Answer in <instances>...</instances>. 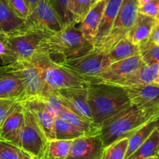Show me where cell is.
<instances>
[{
	"label": "cell",
	"mask_w": 159,
	"mask_h": 159,
	"mask_svg": "<svg viewBox=\"0 0 159 159\" xmlns=\"http://www.w3.org/2000/svg\"><path fill=\"white\" fill-rule=\"evenodd\" d=\"M94 48L79 28L70 26L45 38L37 52L44 53L53 62L60 65L86 55Z\"/></svg>",
	"instance_id": "cell-1"
},
{
	"label": "cell",
	"mask_w": 159,
	"mask_h": 159,
	"mask_svg": "<svg viewBox=\"0 0 159 159\" xmlns=\"http://www.w3.org/2000/svg\"><path fill=\"white\" fill-rule=\"evenodd\" d=\"M93 122L102 126L108 119L132 105L124 88L109 84H94L88 88Z\"/></svg>",
	"instance_id": "cell-2"
},
{
	"label": "cell",
	"mask_w": 159,
	"mask_h": 159,
	"mask_svg": "<svg viewBox=\"0 0 159 159\" xmlns=\"http://www.w3.org/2000/svg\"><path fill=\"white\" fill-rule=\"evenodd\" d=\"M159 119V114L148 113L132 105L108 119L102 126L99 136L104 148L124 138H129L137 130Z\"/></svg>",
	"instance_id": "cell-3"
},
{
	"label": "cell",
	"mask_w": 159,
	"mask_h": 159,
	"mask_svg": "<svg viewBox=\"0 0 159 159\" xmlns=\"http://www.w3.org/2000/svg\"><path fill=\"white\" fill-rule=\"evenodd\" d=\"M41 71L44 80L53 90L88 88L91 84L62 66L53 62L45 54L37 52L30 59Z\"/></svg>",
	"instance_id": "cell-4"
},
{
	"label": "cell",
	"mask_w": 159,
	"mask_h": 159,
	"mask_svg": "<svg viewBox=\"0 0 159 159\" xmlns=\"http://www.w3.org/2000/svg\"><path fill=\"white\" fill-rule=\"evenodd\" d=\"M7 66L19 77L24 85V101L31 98L45 97L55 91L46 84L40 70L30 60H18L8 64Z\"/></svg>",
	"instance_id": "cell-5"
},
{
	"label": "cell",
	"mask_w": 159,
	"mask_h": 159,
	"mask_svg": "<svg viewBox=\"0 0 159 159\" xmlns=\"http://www.w3.org/2000/svg\"><path fill=\"white\" fill-rule=\"evenodd\" d=\"M138 0H123L112 27L99 49L107 53L122 39L126 38L138 16Z\"/></svg>",
	"instance_id": "cell-6"
},
{
	"label": "cell",
	"mask_w": 159,
	"mask_h": 159,
	"mask_svg": "<svg viewBox=\"0 0 159 159\" xmlns=\"http://www.w3.org/2000/svg\"><path fill=\"white\" fill-rule=\"evenodd\" d=\"M110 64L106 53L98 48H94L86 55L60 65L92 84L94 78L105 71Z\"/></svg>",
	"instance_id": "cell-7"
},
{
	"label": "cell",
	"mask_w": 159,
	"mask_h": 159,
	"mask_svg": "<svg viewBox=\"0 0 159 159\" xmlns=\"http://www.w3.org/2000/svg\"><path fill=\"white\" fill-rule=\"evenodd\" d=\"M47 142L33 115L24 108V125L20 134V148L34 158L41 159Z\"/></svg>",
	"instance_id": "cell-8"
},
{
	"label": "cell",
	"mask_w": 159,
	"mask_h": 159,
	"mask_svg": "<svg viewBox=\"0 0 159 159\" xmlns=\"http://www.w3.org/2000/svg\"><path fill=\"white\" fill-rule=\"evenodd\" d=\"M24 22L26 30L42 31L49 34L57 33L64 28L48 0H41Z\"/></svg>",
	"instance_id": "cell-9"
},
{
	"label": "cell",
	"mask_w": 159,
	"mask_h": 159,
	"mask_svg": "<svg viewBox=\"0 0 159 159\" xmlns=\"http://www.w3.org/2000/svg\"><path fill=\"white\" fill-rule=\"evenodd\" d=\"M50 35L52 34L30 30L9 34V42L16 61L30 60L42 41Z\"/></svg>",
	"instance_id": "cell-10"
},
{
	"label": "cell",
	"mask_w": 159,
	"mask_h": 159,
	"mask_svg": "<svg viewBox=\"0 0 159 159\" xmlns=\"http://www.w3.org/2000/svg\"><path fill=\"white\" fill-rule=\"evenodd\" d=\"M124 88L132 105L146 112L159 114V84L151 83Z\"/></svg>",
	"instance_id": "cell-11"
},
{
	"label": "cell",
	"mask_w": 159,
	"mask_h": 159,
	"mask_svg": "<svg viewBox=\"0 0 159 159\" xmlns=\"http://www.w3.org/2000/svg\"><path fill=\"white\" fill-rule=\"evenodd\" d=\"M144 66L145 63L142 60L140 55L112 62L105 71L94 78L91 84L113 83Z\"/></svg>",
	"instance_id": "cell-12"
},
{
	"label": "cell",
	"mask_w": 159,
	"mask_h": 159,
	"mask_svg": "<svg viewBox=\"0 0 159 159\" xmlns=\"http://www.w3.org/2000/svg\"><path fill=\"white\" fill-rule=\"evenodd\" d=\"M104 149L100 136H84L73 140L65 159H102Z\"/></svg>",
	"instance_id": "cell-13"
},
{
	"label": "cell",
	"mask_w": 159,
	"mask_h": 159,
	"mask_svg": "<svg viewBox=\"0 0 159 159\" xmlns=\"http://www.w3.org/2000/svg\"><path fill=\"white\" fill-rule=\"evenodd\" d=\"M56 91L66 108L94 123L88 103V88H66L56 90Z\"/></svg>",
	"instance_id": "cell-14"
},
{
	"label": "cell",
	"mask_w": 159,
	"mask_h": 159,
	"mask_svg": "<svg viewBox=\"0 0 159 159\" xmlns=\"http://www.w3.org/2000/svg\"><path fill=\"white\" fill-rule=\"evenodd\" d=\"M21 103L27 108L36 120L48 140H55V119L50 113L42 98L35 97L24 101Z\"/></svg>",
	"instance_id": "cell-15"
},
{
	"label": "cell",
	"mask_w": 159,
	"mask_h": 159,
	"mask_svg": "<svg viewBox=\"0 0 159 159\" xmlns=\"http://www.w3.org/2000/svg\"><path fill=\"white\" fill-rule=\"evenodd\" d=\"M24 125V107L19 102L0 125V140L10 142L20 148V139Z\"/></svg>",
	"instance_id": "cell-16"
},
{
	"label": "cell",
	"mask_w": 159,
	"mask_h": 159,
	"mask_svg": "<svg viewBox=\"0 0 159 159\" xmlns=\"http://www.w3.org/2000/svg\"><path fill=\"white\" fill-rule=\"evenodd\" d=\"M24 95V85L19 77L7 65L0 67V98L13 99L22 102Z\"/></svg>",
	"instance_id": "cell-17"
},
{
	"label": "cell",
	"mask_w": 159,
	"mask_h": 159,
	"mask_svg": "<svg viewBox=\"0 0 159 159\" xmlns=\"http://www.w3.org/2000/svg\"><path fill=\"white\" fill-rule=\"evenodd\" d=\"M158 68L159 63L150 66L145 65L144 66L109 84L116 85L122 88H132L154 83L157 76Z\"/></svg>",
	"instance_id": "cell-18"
},
{
	"label": "cell",
	"mask_w": 159,
	"mask_h": 159,
	"mask_svg": "<svg viewBox=\"0 0 159 159\" xmlns=\"http://www.w3.org/2000/svg\"><path fill=\"white\" fill-rule=\"evenodd\" d=\"M108 0H102L92 7L84 19L80 23V30L86 40L94 45V41L102 20Z\"/></svg>",
	"instance_id": "cell-19"
},
{
	"label": "cell",
	"mask_w": 159,
	"mask_h": 159,
	"mask_svg": "<svg viewBox=\"0 0 159 159\" xmlns=\"http://www.w3.org/2000/svg\"><path fill=\"white\" fill-rule=\"evenodd\" d=\"M123 0H108L102 20L94 41V48H98L108 37Z\"/></svg>",
	"instance_id": "cell-20"
},
{
	"label": "cell",
	"mask_w": 159,
	"mask_h": 159,
	"mask_svg": "<svg viewBox=\"0 0 159 159\" xmlns=\"http://www.w3.org/2000/svg\"><path fill=\"white\" fill-rule=\"evenodd\" d=\"M157 22L156 18L138 13L135 24L128 34L127 38L134 44L140 45L149 38Z\"/></svg>",
	"instance_id": "cell-21"
},
{
	"label": "cell",
	"mask_w": 159,
	"mask_h": 159,
	"mask_svg": "<svg viewBox=\"0 0 159 159\" xmlns=\"http://www.w3.org/2000/svg\"><path fill=\"white\" fill-rule=\"evenodd\" d=\"M26 30L25 22L15 15L8 6L0 2V33L13 34Z\"/></svg>",
	"instance_id": "cell-22"
},
{
	"label": "cell",
	"mask_w": 159,
	"mask_h": 159,
	"mask_svg": "<svg viewBox=\"0 0 159 159\" xmlns=\"http://www.w3.org/2000/svg\"><path fill=\"white\" fill-rule=\"evenodd\" d=\"M59 117L62 118V119L73 125L75 128L79 129L85 136H95L99 135L100 134V126H97L94 123L81 116H78L66 106L64 107L62 112L59 114Z\"/></svg>",
	"instance_id": "cell-23"
},
{
	"label": "cell",
	"mask_w": 159,
	"mask_h": 159,
	"mask_svg": "<svg viewBox=\"0 0 159 159\" xmlns=\"http://www.w3.org/2000/svg\"><path fill=\"white\" fill-rule=\"evenodd\" d=\"M106 54L110 62L112 63L117 61L138 56L140 55V48L139 45L133 43L126 37L118 42Z\"/></svg>",
	"instance_id": "cell-24"
},
{
	"label": "cell",
	"mask_w": 159,
	"mask_h": 159,
	"mask_svg": "<svg viewBox=\"0 0 159 159\" xmlns=\"http://www.w3.org/2000/svg\"><path fill=\"white\" fill-rule=\"evenodd\" d=\"M73 140H48L41 159H65L70 152Z\"/></svg>",
	"instance_id": "cell-25"
},
{
	"label": "cell",
	"mask_w": 159,
	"mask_h": 159,
	"mask_svg": "<svg viewBox=\"0 0 159 159\" xmlns=\"http://www.w3.org/2000/svg\"><path fill=\"white\" fill-rule=\"evenodd\" d=\"M158 147L159 129L157 126L141 146L127 159H143L157 156Z\"/></svg>",
	"instance_id": "cell-26"
},
{
	"label": "cell",
	"mask_w": 159,
	"mask_h": 159,
	"mask_svg": "<svg viewBox=\"0 0 159 159\" xmlns=\"http://www.w3.org/2000/svg\"><path fill=\"white\" fill-rule=\"evenodd\" d=\"M157 120L148 123V124L140 128L139 130H137L135 134H134L129 137L125 159H127L129 156L132 155L141 146L142 143L149 137V136L154 131V129L157 127Z\"/></svg>",
	"instance_id": "cell-27"
},
{
	"label": "cell",
	"mask_w": 159,
	"mask_h": 159,
	"mask_svg": "<svg viewBox=\"0 0 159 159\" xmlns=\"http://www.w3.org/2000/svg\"><path fill=\"white\" fill-rule=\"evenodd\" d=\"M84 134L60 117L55 119V137L56 140H73L84 137Z\"/></svg>",
	"instance_id": "cell-28"
},
{
	"label": "cell",
	"mask_w": 159,
	"mask_h": 159,
	"mask_svg": "<svg viewBox=\"0 0 159 159\" xmlns=\"http://www.w3.org/2000/svg\"><path fill=\"white\" fill-rule=\"evenodd\" d=\"M96 3V0H69L68 10L75 24L81 22Z\"/></svg>",
	"instance_id": "cell-29"
},
{
	"label": "cell",
	"mask_w": 159,
	"mask_h": 159,
	"mask_svg": "<svg viewBox=\"0 0 159 159\" xmlns=\"http://www.w3.org/2000/svg\"><path fill=\"white\" fill-rule=\"evenodd\" d=\"M140 55L145 65L159 63V45H155L149 39L139 45Z\"/></svg>",
	"instance_id": "cell-30"
},
{
	"label": "cell",
	"mask_w": 159,
	"mask_h": 159,
	"mask_svg": "<svg viewBox=\"0 0 159 159\" xmlns=\"http://www.w3.org/2000/svg\"><path fill=\"white\" fill-rule=\"evenodd\" d=\"M129 138L119 140L105 148L102 159H125Z\"/></svg>",
	"instance_id": "cell-31"
},
{
	"label": "cell",
	"mask_w": 159,
	"mask_h": 159,
	"mask_svg": "<svg viewBox=\"0 0 159 159\" xmlns=\"http://www.w3.org/2000/svg\"><path fill=\"white\" fill-rule=\"evenodd\" d=\"M59 16L63 27L76 26L73 17L68 10L69 0H48Z\"/></svg>",
	"instance_id": "cell-32"
},
{
	"label": "cell",
	"mask_w": 159,
	"mask_h": 159,
	"mask_svg": "<svg viewBox=\"0 0 159 159\" xmlns=\"http://www.w3.org/2000/svg\"><path fill=\"white\" fill-rule=\"evenodd\" d=\"M40 98H42V100L44 101L50 113L55 118L59 117V114L62 111L65 105H64L61 98L58 94L57 91L55 90V91H53L52 92H51L45 97Z\"/></svg>",
	"instance_id": "cell-33"
},
{
	"label": "cell",
	"mask_w": 159,
	"mask_h": 159,
	"mask_svg": "<svg viewBox=\"0 0 159 159\" xmlns=\"http://www.w3.org/2000/svg\"><path fill=\"white\" fill-rule=\"evenodd\" d=\"M9 34L0 33V60L5 65L16 62V59L9 42Z\"/></svg>",
	"instance_id": "cell-34"
},
{
	"label": "cell",
	"mask_w": 159,
	"mask_h": 159,
	"mask_svg": "<svg viewBox=\"0 0 159 159\" xmlns=\"http://www.w3.org/2000/svg\"><path fill=\"white\" fill-rule=\"evenodd\" d=\"M22 150L16 145L0 140V159H20Z\"/></svg>",
	"instance_id": "cell-35"
},
{
	"label": "cell",
	"mask_w": 159,
	"mask_h": 159,
	"mask_svg": "<svg viewBox=\"0 0 159 159\" xmlns=\"http://www.w3.org/2000/svg\"><path fill=\"white\" fill-rule=\"evenodd\" d=\"M9 7L16 16L25 20L30 14L26 0H9Z\"/></svg>",
	"instance_id": "cell-36"
},
{
	"label": "cell",
	"mask_w": 159,
	"mask_h": 159,
	"mask_svg": "<svg viewBox=\"0 0 159 159\" xmlns=\"http://www.w3.org/2000/svg\"><path fill=\"white\" fill-rule=\"evenodd\" d=\"M20 102L13 99L0 98V125L13 111Z\"/></svg>",
	"instance_id": "cell-37"
},
{
	"label": "cell",
	"mask_w": 159,
	"mask_h": 159,
	"mask_svg": "<svg viewBox=\"0 0 159 159\" xmlns=\"http://www.w3.org/2000/svg\"><path fill=\"white\" fill-rule=\"evenodd\" d=\"M159 11V0H151L143 5L139 6L138 12L141 14L156 18Z\"/></svg>",
	"instance_id": "cell-38"
},
{
	"label": "cell",
	"mask_w": 159,
	"mask_h": 159,
	"mask_svg": "<svg viewBox=\"0 0 159 159\" xmlns=\"http://www.w3.org/2000/svg\"><path fill=\"white\" fill-rule=\"evenodd\" d=\"M148 39L155 45H159V21H157V24L154 27Z\"/></svg>",
	"instance_id": "cell-39"
},
{
	"label": "cell",
	"mask_w": 159,
	"mask_h": 159,
	"mask_svg": "<svg viewBox=\"0 0 159 159\" xmlns=\"http://www.w3.org/2000/svg\"><path fill=\"white\" fill-rule=\"evenodd\" d=\"M27 1V6H28L29 11H30V13L36 8V7L38 6V4L39 3V2L41 0H26Z\"/></svg>",
	"instance_id": "cell-40"
},
{
	"label": "cell",
	"mask_w": 159,
	"mask_h": 159,
	"mask_svg": "<svg viewBox=\"0 0 159 159\" xmlns=\"http://www.w3.org/2000/svg\"><path fill=\"white\" fill-rule=\"evenodd\" d=\"M20 159H36V158H34V157H32L31 155H30V154H28L27 153L24 152V151H22V154H21Z\"/></svg>",
	"instance_id": "cell-41"
},
{
	"label": "cell",
	"mask_w": 159,
	"mask_h": 159,
	"mask_svg": "<svg viewBox=\"0 0 159 159\" xmlns=\"http://www.w3.org/2000/svg\"><path fill=\"white\" fill-rule=\"evenodd\" d=\"M149 1H151V0H138L139 6L143 5V4L147 3V2H149Z\"/></svg>",
	"instance_id": "cell-42"
},
{
	"label": "cell",
	"mask_w": 159,
	"mask_h": 159,
	"mask_svg": "<svg viewBox=\"0 0 159 159\" xmlns=\"http://www.w3.org/2000/svg\"><path fill=\"white\" fill-rule=\"evenodd\" d=\"M0 2H2V3L5 4V5L8 6L9 7V0H0Z\"/></svg>",
	"instance_id": "cell-43"
},
{
	"label": "cell",
	"mask_w": 159,
	"mask_h": 159,
	"mask_svg": "<svg viewBox=\"0 0 159 159\" xmlns=\"http://www.w3.org/2000/svg\"><path fill=\"white\" fill-rule=\"evenodd\" d=\"M154 83L157 84H159V68H158V72H157V78H156V80H155V81H154Z\"/></svg>",
	"instance_id": "cell-44"
},
{
	"label": "cell",
	"mask_w": 159,
	"mask_h": 159,
	"mask_svg": "<svg viewBox=\"0 0 159 159\" xmlns=\"http://www.w3.org/2000/svg\"><path fill=\"white\" fill-rule=\"evenodd\" d=\"M143 159H159L158 156H154V157H148V158H143Z\"/></svg>",
	"instance_id": "cell-45"
},
{
	"label": "cell",
	"mask_w": 159,
	"mask_h": 159,
	"mask_svg": "<svg viewBox=\"0 0 159 159\" xmlns=\"http://www.w3.org/2000/svg\"><path fill=\"white\" fill-rule=\"evenodd\" d=\"M156 19L157 20V21H159V11H158V13H157V17H156Z\"/></svg>",
	"instance_id": "cell-46"
},
{
	"label": "cell",
	"mask_w": 159,
	"mask_h": 159,
	"mask_svg": "<svg viewBox=\"0 0 159 159\" xmlns=\"http://www.w3.org/2000/svg\"><path fill=\"white\" fill-rule=\"evenodd\" d=\"M157 128H158V129H159V121H158V120H157ZM158 151H159V147H158Z\"/></svg>",
	"instance_id": "cell-47"
},
{
	"label": "cell",
	"mask_w": 159,
	"mask_h": 159,
	"mask_svg": "<svg viewBox=\"0 0 159 159\" xmlns=\"http://www.w3.org/2000/svg\"><path fill=\"white\" fill-rule=\"evenodd\" d=\"M157 156H158V157H159V151H157Z\"/></svg>",
	"instance_id": "cell-48"
},
{
	"label": "cell",
	"mask_w": 159,
	"mask_h": 159,
	"mask_svg": "<svg viewBox=\"0 0 159 159\" xmlns=\"http://www.w3.org/2000/svg\"><path fill=\"white\" fill-rule=\"evenodd\" d=\"M100 1H102V0H96V2H100Z\"/></svg>",
	"instance_id": "cell-49"
}]
</instances>
